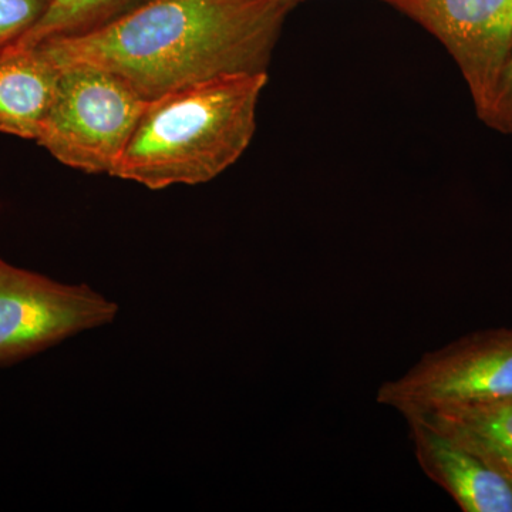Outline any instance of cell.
I'll list each match as a JSON object with an SVG mask.
<instances>
[{"instance_id":"cell-1","label":"cell","mask_w":512,"mask_h":512,"mask_svg":"<svg viewBox=\"0 0 512 512\" xmlns=\"http://www.w3.org/2000/svg\"><path fill=\"white\" fill-rule=\"evenodd\" d=\"M296 5L289 0H148L103 28L39 45L60 67H103L150 101L215 77L268 73Z\"/></svg>"},{"instance_id":"cell-2","label":"cell","mask_w":512,"mask_h":512,"mask_svg":"<svg viewBox=\"0 0 512 512\" xmlns=\"http://www.w3.org/2000/svg\"><path fill=\"white\" fill-rule=\"evenodd\" d=\"M266 84L268 73L229 74L148 101L111 177L153 191L210 183L251 144Z\"/></svg>"},{"instance_id":"cell-3","label":"cell","mask_w":512,"mask_h":512,"mask_svg":"<svg viewBox=\"0 0 512 512\" xmlns=\"http://www.w3.org/2000/svg\"><path fill=\"white\" fill-rule=\"evenodd\" d=\"M147 104L119 74L93 64L63 66L36 143L74 170L113 175Z\"/></svg>"},{"instance_id":"cell-4","label":"cell","mask_w":512,"mask_h":512,"mask_svg":"<svg viewBox=\"0 0 512 512\" xmlns=\"http://www.w3.org/2000/svg\"><path fill=\"white\" fill-rule=\"evenodd\" d=\"M504 399H512V328L477 330L431 350L376 396L404 419Z\"/></svg>"},{"instance_id":"cell-5","label":"cell","mask_w":512,"mask_h":512,"mask_svg":"<svg viewBox=\"0 0 512 512\" xmlns=\"http://www.w3.org/2000/svg\"><path fill=\"white\" fill-rule=\"evenodd\" d=\"M119 305L87 285H67L0 258V365L110 325Z\"/></svg>"},{"instance_id":"cell-6","label":"cell","mask_w":512,"mask_h":512,"mask_svg":"<svg viewBox=\"0 0 512 512\" xmlns=\"http://www.w3.org/2000/svg\"><path fill=\"white\" fill-rule=\"evenodd\" d=\"M412 19L447 50L477 117L493 99L512 43V0H380Z\"/></svg>"},{"instance_id":"cell-7","label":"cell","mask_w":512,"mask_h":512,"mask_svg":"<svg viewBox=\"0 0 512 512\" xmlns=\"http://www.w3.org/2000/svg\"><path fill=\"white\" fill-rule=\"evenodd\" d=\"M417 463L464 512H512V485L480 457L419 417H406Z\"/></svg>"},{"instance_id":"cell-8","label":"cell","mask_w":512,"mask_h":512,"mask_svg":"<svg viewBox=\"0 0 512 512\" xmlns=\"http://www.w3.org/2000/svg\"><path fill=\"white\" fill-rule=\"evenodd\" d=\"M62 67L45 47L0 53V133L37 141L55 100Z\"/></svg>"},{"instance_id":"cell-9","label":"cell","mask_w":512,"mask_h":512,"mask_svg":"<svg viewBox=\"0 0 512 512\" xmlns=\"http://www.w3.org/2000/svg\"><path fill=\"white\" fill-rule=\"evenodd\" d=\"M410 417H419L457 441L512 485V399L443 407Z\"/></svg>"},{"instance_id":"cell-10","label":"cell","mask_w":512,"mask_h":512,"mask_svg":"<svg viewBox=\"0 0 512 512\" xmlns=\"http://www.w3.org/2000/svg\"><path fill=\"white\" fill-rule=\"evenodd\" d=\"M148 0H50L39 22L10 47H33L47 39L83 35L103 28Z\"/></svg>"},{"instance_id":"cell-11","label":"cell","mask_w":512,"mask_h":512,"mask_svg":"<svg viewBox=\"0 0 512 512\" xmlns=\"http://www.w3.org/2000/svg\"><path fill=\"white\" fill-rule=\"evenodd\" d=\"M49 5L50 0H0V53L25 36Z\"/></svg>"},{"instance_id":"cell-12","label":"cell","mask_w":512,"mask_h":512,"mask_svg":"<svg viewBox=\"0 0 512 512\" xmlns=\"http://www.w3.org/2000/svg\"><path fill=\"white\" fill-rule=\"evenodd\" d=\"M480 120L491 130L512 134V43L495 86L493 99Z\"/></svg>"},{"instance_id":"cell-13","label":"cell","mask_w":512,"mask_h":512,"mask_svg":"<svg viewBox=\"0 0 512 512\" xmlns=\"http://www.w3.org/2000/svg\"><path fill=\"white\" fill-rule=\"evenodd\" d=\"M289 2L299 3V2H301V0H289Z\"/></svg>"}]
</instances>
